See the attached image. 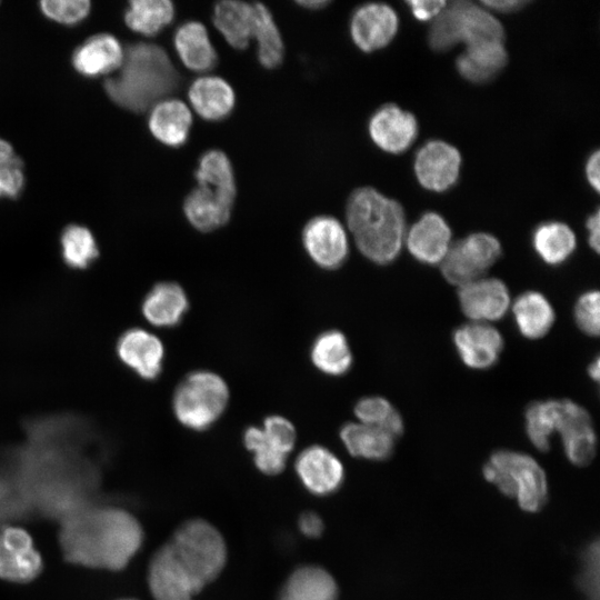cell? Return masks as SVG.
<instances>
[{
  "mask_svg": "<svg viewBox=\"0 0 600 600\" xmlns=\"http://www.w3.org/2000/svg\"><path fill=\"white\" fill-rule=\"evenodd\" d=\"M221 533L202 519L180 524L152 556L148 586L154 600H193L224 568Z\"/></svg>",
  "mask_w": 600,
  "mask_h": 600,
  "instance_id": "cell-1",
  "label": "cell"
},
{
  "mask_svg": "<svg viewBox=\"0 0 600 600\" xmlns=\"http://www.w3.org/2000/svg\"><path fill=\"white\" fill-rule=\"evenodd\" d=\"M59 546L70 563L122 570L143 543V530L129 511L82 504L61 518Z\"/></svg>",
  "mask_w": 600,
  "mask_h": 600,
  "instance_id": "cell-2",
  "label": "cell"
},
{
  "mask_svg": "<svg viewBox=\"0 0 600 600\" xmlns=\"http://www.w3.org/2000/svg\"><path fill=\"white\" fill-rule=\"evenodd\" d=\"M179 83L180 76L166 50L138 42L124 48L120 68L106 79L103 88L113 103L140 113L174 92Z\"/></svg>",
  "mask_w": 600,
  "mask_h": 600,
  "instance_id": "cell-3",
  "label": "cell"
},
{
  "mask_svg": "<svg viewBox=\"0 0 600 600\" xmlns=\"http://www.w3.org/2000/svg\"><path fill=\"white\" fill-rule=\"evenodd\" d=\"M346 220L358 250L377 264L393 262L406 238L402 206L371 187L356 189L349 197Z\"/></svg>",
  "mask_w": 600,
  "mask_h": 600,
  "instance_id": "cell-4",
  "label": "cell"
},
{
  "mask_svg": "<svg viewBox=\"0 0 600 600\" xmlns=\"http://www.w3.org/2000/svg\"><path fill=\"white\" fill-rule=\"evenodd\" d=\"M194 179L197 186L186 197L183 212L194 229L211 232L229 221L237 196L228 156L221 150L206 151L199 158Z\"/></svg>",
  "mask_w": 600,
  "mask_h": 600,
  "instance_id": "cell-5",
  "label": "cell"
},
{
  "mask_svg": "<svg viewBox=\"0 0 600 600\" xmlns=\"http://www.w3.org/2000/svg\"><path fill=\"white\" fill-rule=\"evenodd\" d=\"M482 472L504 496L516 498L522 510L538 512L544 507L548 499L547 477L529 454L497 450L484 463Z\"/></svg>",
  "mask_w": 600,
  "mask_h": 600,
  "instance_id": "cell-6",
  "label": "cell"
},
{
  "mask_svg": "<svg viewBox=\"0 0 600 600\" xmlns=\"http://www.w3.org/2000/svg\"><path fill=\"white\" fill-rule=\"evenodd\" d=\"M483 40L503 41V27L488 9L466 0L447 2L428 31L430 48L439 52Z\"/></svg>",
  "mask_w": 600,
  "mask_h": 600,
  "instance_id": "cell-7",
  "label": "cell"
},
{
  "mask_svg": "<svg viewBox=\"0 0 600 600\" xmlns=\"http://www.w3.org/2000/svg\"><path fill=\"white\" fill-rule=\"evenodd\" d=\"M228 401L229 389L226 381L212 371L198 370L187 374L178 384L172 408L182 426L202 431L221 417Z\"/></svg>",
  "mask_w": 600,
  "mask_h": 600,
  "instance_id": "cell-8",
  "label": "cell"
},
{
  "mask_svg": "<svg viewBox=\"0 0 600 600\" xmlns=\"http://www.w3.org/2000/svg\"><path fill=\"white\" fill-rule=\"evenodd\" d=\"M501 253V244L494 236L471 233L451 243L440 263L441 273L448 282L461 287L482 278Z\"/></svg>",
  "mask_w": 600,
  "mask_h": 600,
  "instance_id": "cell-9",
  "label": "cell"
},
{
  "mask_svg": "<svg viewBox=\"0 0 600 600\" xmlns=\"http://www.w3.org/2000/svg\"><path fill=\"white\" fill-rule=\"evenodd\" d=\"M296 440L294 426L281 416H269L262 428L251 426L243 433L244 446L252 452L256 467L269 476L284 469L287 456L292 451Z\"/></svg>",
  "mask_w": 600,
  "mask_h": 600,
  "instance_id": "cell-10",
  "label": "cell"
},
{
  "mask_svg": "<svg viewBox=\"0 0 600 600\" xmlns=\"http://www.w3.org/2000/svg\"><path fill=\"white\" fill-rule=\"evenodd\" d=\"M554 432H559L568 460L579 467L596 456L597 437L589 412L569 399L558 400Z\"/></svg>",
  "mask_w": 600,
  "mask_h": 600,
  "instance_id": "cell-11",
  "label": "cell"
},
{
  "mask_svg": "<svg viewBox=\"0 0 600 600\" xmlns=\"http://www.w3.org/2000/svg\"><path fill=\"white\" fill-rule=\"evenodd\" d=\"M302 243L310 259L320 268L334 270L349 254L347 232L331 216H317L302 230Z\"/></svg>",
  "mask_w": 600,
  "mask_h": 600,
  "instance_id": "cell-12",
  "label": "cell"
},
{
  "mask_svg": "<svg viewBox=\"0 0 600 600\" xmlns=\"http://www.w3.org/2000/svg\"><path fill=\"white\" fill-rule=\"evenodd\" d=\"M42 558L27 530L16 526L0 529V579L24 583L42 570Z\"/></svg>",
  "mask_w": 600,
  "mask_h": 600,
  "instance_id": "cell-13",
  "label": "cell"
},
{
  "mask_svg": "<svg viewBox=\"0 0 600 600\" xmlns=\"http://www.w3.org/2000/svg\"><path fill=\"white\" fill-rule=\"evenodd\" d=\"M460 167L459 150L442 140L428 141L414 158V173L419 183L434 192H443L454 186Z\"/></svg>",
  "mask_w": 600,
  "mask_h": 600,
  "instance_id": "cell-14",
  "label": "cell"
},
{
  "mask_svg": "<svg viewBox=\"0 0 600 600\" xmlns=\"http://www.w3.org/2000/svg\"><path fill=\"white\" fill-rule=\"evenodd\" d=\"M399 27L396 11L386 3L370 2L358 7L350 20L353 43L364 52L388 46Z\"/></svg>",
  "mask_w": 600,
  "mask_h": 600,
  "instance_id": "cell-15",
  "label": "cell"
},
{
  "mask_svg": "<svg viewBox=\"0 0 600 600\" xmlns=\"http://www.w3.org/2000/svg\"><path fill=\"white\" fill-rule=\"evenodd\" d=\"M458 300L467 318L483 323L504 317L511 303L506 283L484 277L459 287Z\"/></svg>",
  "mask_w": 600,
  "mask_h": 600,
  "instance_id": "cell-16",
  "label": "cell"
},
{
  "mask_svg": "<svg viewBox=\"0 0 600 600\" xmlns=\"http://www.w3.org/2000/svg\"><path fill=\"white\" fill-rule=\"evenodd\" d=\"M294 469L304 488L320 497L337 491L344 478L340 459L320 444L303 449L296 459Z\"/></svg>",
  "mask_w": 600,
  "mask_h": 600,
  "instance_id": "cell-17",
  "label": "cell"
},
{
  "mask_svg": "<svg viewBox=\"0 0 600 600\" xmlns=\"http://www.w3.org/2000/svg\"><path fill=\"white\" fill-rule=\"evenodd\" d=\"M452 340L461 361L476 370L494 366L504 346L502 334L483 322H471L457 328Z\"/></svg>",
  "mask_w": 600,
  "mask_h": 600,
  "instance_id": "cell-18",
  "label": "cell"
},
{
  "mask_svg": "<svg viewBox=\"0 0 600 600\" xmlns=\"http://www.w3.org/2000/svg\"><path fill=\"white\" fill-rule=\"evenodd\" d=\"M369 134L381 150L401 153L410 148L418 134L416 117L396 104H384L370 118Z\"/></svg>",
  "mask_w": 600,
  "mask_h": 600,
  "instance_id": "cell-19",
  "label": "cell"
},
{
  "mask_svg": "<svg viewBox=\"0 0 600 600\" xmlns=\"http://www.w3.org/2000/svg\"><path fill=\"white\" fill-rule=\"evenodd\" d=\"M117 354L139 377L153 380L161 373L164 347L153 333L133 328L124 331L119 338Z\"/></svg>",
  "mask_w": 600,
  "mask_h": 600,
  "instance_id": "cell-20",
  "label": "cell"
},
{
  "mask_svg": "<svg viewBox=\"0 0 600 600\" xmlns=\"http://www.w3.org/2000/svg\"><path fill=\"white\" fill-rule=\"evenodd\" d=\"M451 229L436 212H426L406 232L410 254L421 263H441L451 246Z\"/></svg>",
  "mask_w": 600,
  "mask_h": 600,
  "instance_id": "cell-21",
  "label": "cell"
},
{
  "mask_svg": "<svg viewBox=\"0 0 600 600\" xmlns=\"http://www.w3.org/2000/svg\"><path fill=\"white\" fill-rule=\"evenodd\" d=\"M123 58L124 48L113 34L98 33L76 48L71 63L81 76L97 78L116 72Z\"/></svg>",
  "mask_w": 600,
  "mask_h": 600,
  "instance_id": "cell-22",
  "label": "cell"
},
{
  "mask_svg": "<svg viewBox=\"0 0 600 600\" xmlns=\"http://www.w3.org/2000/svg\"><path fill=\"white\" fill-rule=\"evenodd\" d=\"M508 53L503 41L483 40L467 44L457 58L459 74L473 83L492 80L507 64Z\"/></svg>",
  "mask_w": 600,
  "mask_h": 600,
  "instance_id": "cell-23",
  "label": "cell"
},
{
  "mask_svg": "<svg viewBox=\"0 0 600 600\" xmlns=\"http://www.w3.org/2000/svg\"><path fill=\"white\" fill-rule=\"evenodd\" d=\"M192 113L179 99L166 98L149 110L148 128L151 134L168 147L182 146L190 133Z\"/></svg>",
  "mask_w": 600,
  "mask_h": 600,
  "instance_id": "cell-24",
  "label": "cell"
},
{
  "mask_svg": "<svg viewBox=\"0 0 600 600\" xmlns=\"http://www.w3.org/2000/svg\"><path fill=\"white\" fill-rule=\"evenodd\" d=\"M188 99L196 113L207 121L227 118L236 104L232 87L217 76L197 78L188 89Z\"/></svg>",
  "mask_w": 600,
  "mask_h": 600,
  "instance_id": "cell-25",
  "label": "cell"
},
{
  "mask_svg": "<svg viewBox=\"0 0 600 600\" xmlns=\"http://www.w3.org/2000/svg\"><path fill=\"white\" fill-rule=\"evenodd\" d=\"M189 308L183 288L171 281L154 284L146 294L141 310L144 318L154 327L177 326Z\"/></svg>",
  "mask_w": 600,
  "mask_h": 600,
  "instance_id": "cell-26",
  "label": "cell"
},
{
  "mask_svg": "<svg viewBox=\"0 0 600 600\" xmlns=\"http://www.w3.org/2000/svg\"><path fill=\"white\" fill-rule=\"evenodd\" d=\"M173 44L179 59L191 71L207 72L218 62L207 28L199 21L179 26L173 36Z\"/></svg>",
  "mask_w": 600,
  "mask_h": 600,
  "instance_id": "cell-27",
  "label": "cell"
},
{
  "mask_svg": "<svg viewBox=\"0 0 600 600\" xmlns=\"http://www.w3.org/2000/svg\"><path fill=\"white\" fill-rule=\"evenodd\" d=\"M338 596L337 582L324 568L304 564L290 573L278 600H338Z\"/></svg>",
  "mask_w": 600,
  "mask_h": 600,
  "instance_id": "cell-28",
  "label": "cell"
},
{
  "mask_svg": "<svg viewBox=\"0 0 600 600\" xmlns=\"http://www.w3.org/2000/svg\"><path fill=\"white\" fill-rule=\"evenodd\" d=\"M254 21L253 3L223 0L214 4L212 22L233 49L243 50L252 40Z\"/></svg>",
  "mask_w": 600,
  "mask_h": 600,
  "instance_id": "cell-29",
  "label": "cell"
},
{
  "mask_svg": "<svg viewBox=\"0 0 600 600\" xmlns=\"http://www.w3.org/2000/svg\"><path fill=\"white\" fill-rule=\"evenodd\" d=\"M340 438L351 456L373 461L388 459L396 443V438L386 431L360 422L343 424Z\"/></svg>",
  "mask_w": 600,
  "mask_h": 600,
  "instance_id": "cell-30",
  "label": "cell"
},
{
  "mask_svg": "<svg viewBox=\"0 0 600 600\" xmlns=\"http://www.w3.org/2000/svg\"><path fill=\"white\" fill-rule=\"evenodd\" d=\"M512 312L519 332L528 339L544 337L556 321L553 307L538 291L520 294L513 302Z\"/></svg>",
  "mask_w": 600,
  "mask_h": 600,
  "instance_id": "cell-31",
  "label": "cell"
},
{
  "mask_svg": "<svg viewBox=\"0 0 600 600\" xmlns=\"http://www.w3.org/2000/svg\"><path fill=\"white\" fill-rule=\"evenodd\" d=\"M532 246L540 259L549 266L564 263L577 247L572 229L559 221L539 224L532 233Z\"/></svg>",
  "mask_w": 600,
  "mask_h": 600,
  "instance_id": "cell-32",
  "label": "cell"
},
{
  "mask_svg": "<svg viewBox=\"0 0 600 600\" xmlns=\"http://www.w3.org/2000/svg\"><path fill=\"white\" fill-rule=\"evenodd\" d=\"M314 367L329 376H342L352 366V352L346 336L338 330H328L319 334L310 350Z\"/></svg>",
  "mask_w": 600,
  "mask_h": 600,
  "instance_id": "cell-33",
  "label": "cell"
},
{
  "mask_svg": "<svg viewBox=\"0 0 600 600\" xmlns=\"http://www.w3.org/2000/svg\"><path fill=\"white\" fill-rule=\"evenodd\" d=\"M123 18L130 30L151 37L171 23L174 6L169 0H131Z\"/></svg>",
  "mask_w": 600,
  "mask_h": 600,
  "instance_id": "cell-34",
  "label": "cell"
},
{
  "mask_svg": "<svg viewBox=\"0 0 600 600\" xmlns=\"http://www.w3.org/2000/svg\"><path fill=\"white\" fill-rule=\"evenodd\" d=\"M252 39L257 42V57L260 64L274 69L281 64L284 46L281 33L270 10L261 2H254Z\"/></svg>",
  "mask_w": 600,
  "mask_h": 600,
  "instance_id": "cell-35",
  "label": "cell"
},
{
  "mask_svg": "<svg viewBox=\"0 0 600 600\" xmlns=\"http://www.w3.org/2000/svg\"><path fill=\"white\" fill-rule=\"evenodd\" d=\"M353 411L360 423L383 430L396 439L403 433L402 417L386 398H362L356 403Z\"/></svg>",
  "mask_w": 600,
  "mask_h": 600,
  "instance_id": "cell-36",
  "label": "cell"
},
{
  "mask_svg": "<svg viewBox=\"0 0 600 600\" xmlns=\"http://www.w3.org/2000/svg\"><path fill=\"white\" fill-rule=\"evenodd\" d=\"M60 244L63 261L73 269H86L99 256L94 236L80 224L66 227L60 237Z\"/></svg>",
  "mask_w": 600,
  "mask_h": 600,
  "instance_id": "cell-37",
  "label": "cell"
},
{
  "mask_svg": "<svg viewBox=\"0 0 600 600\" xmlns=\"http://www.w3.org/2000/svg\"><path fill=\"white\" fill-rule=\"evenodd\" d=\"M558 400H540L528 406L524 427L530 442L540 451H548L554 433Z\"/></svg>",
  "mask_w": 600,
  "mask_h": 600,
  "instance_id": "cell-38",
  "label": "cell"
},
{
  "mask_svg": "<svg viewBox=\"0 0 600 600\" xmlns=\"http://www.w3.org/2000/svg\"><path fill=\"white\" fill-rule=\"evenodd\" d=\"M39 7L46 18L63 26L82 22L91 11L89 0H43Z\"/></svg>",
  "mask_w": 600,
  "mask_h": 600,
  "instance_id": "cell-39",
  "label": "cell"
},
{
  "mask_svg": "<svg viewBox=\"0 0 600 600\" xmlns=\"http://www.w3.org/2000/svg\"><path fill=\"white\" fill-rule=\"evenodd\" d=\"M578 584L586 600H599V542L588 543L581 553Z\"/></svg>",
  "mask_w": 600,
  "mask_h": 600,
  "instance_id": "cell-40",
  "label": "cell"
},
{
  "mask_svg": "<svg viewBox=\"0 0 600 600\" xmlns=\"http://www.w3.org/2000/svg\"><path fill=\"white\" fill-rule=\"evenodd\" d=\"M599 291L583 292L574 304L573 316L579 329L590 336H599Z\"/></svg>",
  "mask_w": 600,
  "mask_h": 600,
  "instance_id": "cell-41",
  "label": "cell"
},
{
  "mask_svg": "<svg viewBox=\"0 0 600 600\" xmlns=\"http://www.w3.org/2000/svg\"><path fill=\"white\" fill-rule=\"evenodd\" d=\"M24 172L22 160L18 157L13 161L0 166V198L14 199L20 196L24 187Z\"/></svg>",
  "mask_w": 600,
  "mask_h": 600,
  "instance_id": "cell-42",
  "label": "cell"
},
{
  "mask_svg": "<svg viewBox=\"0 0 600 600\" xmlns=\"http://www.w3.org/2000/svg\"><path fill=\"white\" fill-rule=\"evenodd\" d=\"M413 17L420 21L433 20L446 7L443 0H410L407 1Z\"/></svg>",
  "mask_w": 600,
  "mask_h": 600,
  "instance_id": "cell-43",
  "label": "cell"
},
{
  "mask_svg": "<svg viewBox=\"0 0 600 600\" xmlns=\"http://www.w3.org/2000/svg\"><path fill=\"white\" fill-rule=\"evenodd\" d=\"M298 527L304 537L316 539L323 531V521L316 512L306 511L299 517Z\"/></svg>",
  "mask_w": 600,
  "mask_h": 600,
  "instance_id": "cell-44",
  "label": "cell"
},
{
  "mask_svg": "<svg viewBox=\"0 0 600 600\" xmlns=\"http://www.w3.org/2000/svg\"><path fill=\"white\" fill-rule=\"evenodd\" d=\"M600 152L596 150L587 160L586 177L590 186L599 192L600 190Z\"/></svg>",
  "mask_w": 600,
  "mask_h": 600,
  "instance_id": "cell-45",
  "label": "cell"
},
{
  "mask_svg": "<svg viewBox=\"0 0 600 600\" xmlns=\"http://www.w3.org/2000/svg\"><path fill=\"white\" fill-rule=\"evenodd\" d=\"M586 227L588 230L589 246L598 253L600 247V212L598 209L593 212V214L589 216Z\"/></svg>",
  "mask_w": 600,
  "mask_h": 600,
  "instance_id": "cell-46",
  "label": "cell"
},
{
  "mask_svg": "<svg viewBox=\"0 0 600 600\" xmlns=\"http://www.w3.org/2000/svg\"><path fill=\"white\" fill-rule=\"evenodd\" d=\"M528 3H529L528 1H523V0L481 1L482 7H484L486 9L504 12V13L518 11Z\"/></svg>",
  "mask_w": 600,
  "mask_h": 600,
  "instance_id": "cell-47",
  "label": "cell"
},
{
  "mask_svg": "<svg viewBox=\"0 0 600 600\" xmlns=\"http://www.w3.org/2000/svg\"><path fill=\"white\" fill-rule=\"evenodd\" d=\"M13 147L4 139L0 138V166L17 159Z\"/></svg>",
  "mask_w": 600,
  "mask_h": 600,
  "instance_id": "cell-48",
  "label": "cell"
},
{
  "mask_svg": "<svg viewBox=\"0 0 600 600\" xmlns=\"http://www.w3.org/2000/svg\"><path fill=\"white\" fill-rule=\"evenodd\" d=\"M297 4L308 10H320L330 4L328 0H308V1H297Z\"/></svg>",
  "mask_w": 600,
  "mask_h": 600,
  "instance_id": "cell-49",
  "label": "cell"
},
{
  "mask_svg": "<svg viewBox=\"0 0 600 600\" xmlns=\"http://www.w3.org/2000/svg\"><path fill=\"white\" fill-rule=\"evenodd\" d=\"M588 373L590 376V378L594 381H598L599 380V376H600V361H599V358L597 357L590 364H589V368H588Z\"/></svg>",
  "mask_w": 600,
  "mask_h": 600,
  "instance_id": "cell-50",
  "label": "cell"
},
{
  "mask_svg": "<svg viewBox=\"0 0 600 600\" xmlns=\"http://www.w3.org/2000/svg\"><path fill=\"white\" fill-rule=\"evenodd\" d=\"M123 600H133V599H123Z\"/></svg>",
  "mask_w": 600,
  "mask_h": 600,
  "instance_id": "cell-51",
  "label": "cell"
}]
</instances>
